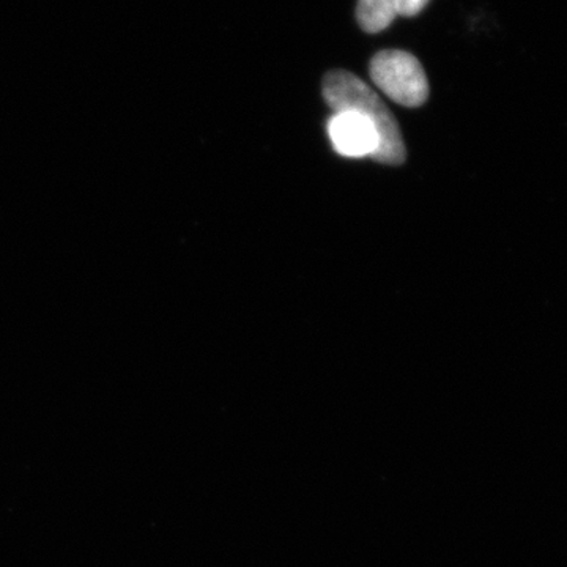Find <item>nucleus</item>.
I'll use <instances>...</instances> for the list:
<instances>
[{"label":"nucleus","instance_id":"obj_1","mask_svg":"<svg viewBox=\"0 0 567 567\" xmlns=\"http://www.w3.org/2000/svg\"><path fill=\"white\" fill-rule=\"evenodd\" d=\"M323 99L334 112L352 111L372 122L379 133V148L372 159L401 166L406 159L404 136L383 100L364 81L344 70L324 76Z\"/></svg>","mask_w":567,"mask_h":567},{"label":"nucleus","instance_id":"obj_2","mask_svg":"<svg viewBox=\"0 0 567 567\" xmlns=\"http://www.w3.org/2000/svg\"><path fill=\"white\" fill-rule=\"evenodd\" d=\"M369 73L377 87L401 106L420 107L427 102V76L423 65L410 52L380 51L372 58Z\"/></svg>","mask_w":567,"mask_h":567},{"label":"nucleus","instance_id":"obj_3","mask_svg":"<svg viewBox=\"0 0 567 567\" xmlns=\"http://www.w3.org/2000/svg\"><path fill=\"white\" fill-rule=\"evenodd\" d=\"M328 136L334 151L347 158H372L379 148L375 126L363 115L352 111L334 112L328 122Z\"/></svg>","mask_w":567,"mask_h":567},{"label":"nucleus","instance_id":"obj_4","mask_svg":"<svg viewBox=\"0 0 567 567\" xmlns=\"http://www.w3.org/2000/svg\"><path fill=\"white\" fill-rule=\"evenodd\" d=\"M398 14V0H358L357 20L364 32L385 31Z\"/></svg>","mask_w":567,"mask_h":567},{"label":"nucleus","instance_id":"obj_5","mask_svg":"<svg viewBox=\"0 0 567 567\" xmlns=\"http://www.w3.org/2000/svg\"><path fill=\"white\" fill-rule=\"evenodd\" d=\"M427 3L429 0H398V11L402 17H416Z\"/></svg>","mask_w":567,"mask_h":567}]
</instances>
